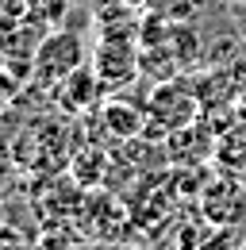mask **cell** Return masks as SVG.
Instances as JSON below:
<instances>
[{
    "label": "cell",
    "mask_w": 246,
    "mask_h": 250,
    "mask_svg": "<svg viewBox=\"0 0 246 250\" xmlns=\"http://www.w3.org/2000/svg\"><path fill=\"white\" fill-rule=\"evenodd\" d=\"M146 116H150V131H146V135H150V139L154 135L165 139V135H173V131H181V127L196 124V120L204 116V96H200V89H196V81L169 77V81H162V85L150 93Z\"/></svg>",
    "instance_id": "cell-1"
},
{
    "label": "cell",
    "mask_w": 246,
    "mask_h": 250,
    "mask_svg": "<svg viewBox=\"0 0 246 250\" xmlns=\"http://www.w3.org/2000/svg\"><path fill=\"white\" fill-rule=\"evenodd\" d=\"M85 65V46H81V35L69 31V27H50L42 35V42L35 46L31 54V77L35 85H46V89H58L69 73H77Z\"/></svg>",
    "instance_id": "cell-2"
},
{
    "label": "cell",
    "mask_w": 246,
    "mask_h": 250,
    "mask_svg": "<svg viewBox=\"0 0 246 250\" xmlns=\"http://www.w3.org/2000/svg\"><path fill=\"white\" fill-rule=\"evenodd\" d=\"M92 73L104 81V89L127 85L143 73V50H139V35H100L96 50H92Z\"/></svg>",
    "instance_id": "cell-3"
},
{
    "label": "cell",
    "mask_w": 246,
    "mask_h": 250,
    "mask_svg": "<svg viewBox=\"0 0 246 250\" xmlns=\"http://www.w3.org/2000/svg\"><path fill=\"white\" fill-rule=\"evenodd\" d=\"M200 216L208 219V227H239L246 216V185L239 181V173L219 169L215 177L204 181L200 188Z\"/></svg>",
    "instance_id": "cell-4"
},
{
    "label": "cell",
    "mask_w": 246,
    "mask_h": 250,
    "mask_svg": "<svg viewBox=\"0 0 246 250\" xmlns=\"http://www.w3.org/2000/svg\"><path fill=\"white\" fill-rule=\"evenodd\" d=\"M100 127H104L116 143H135V139H143V135L150 131L146 104L112 96V100H104V104H100Z\"/></svg>",
    "instance_id": "cell-5"
},
{
    "label": "cell",
    "mask_w": 246,
    "mask_h": 250,
    "mask_svg": "<svg viewBox=\"0 0 246 250\" xmlns=\"http://www.w3.org/2000/svg\"><path fill=\"white\" fill-rule=\"evenodd\" d=\"M215 154V135L212 127L204 124V116L196 120V124L181 127V131H173V135H165V158L169 162H177V166H200L204 158Z\"/></svg>",
    "instance_id": "cell-6"
},
{
    "label": "cell",
    "mask_w": 246,
    "mask_h": 250,
    "mask_svg": "<svg viewBox=\"0 0 246 250\" xmlns=\"http://www.w3.org/2000/svg\"><path fill=\"white\" fill-rule=\"evenodd\" d=\"M212 162H219V169H227V173H246V120L239 116V108H235V116L227 120V124L215 131V154Z\"/></svg>",
    "instance_id": "cell-7"
},
{
    "label": "cell",
    "mask_w": 246,
    "mask_h": 250,
    "mask_svg": "<svg viewBox=\"0 0 246 250\" xmlns=\"http://www.w3.org/2000/svg\"><path fill=\"white\" fill-rule=\"evenodd\" d=\"M100 93H104V81L92 73V65H81L77 73H69L65 81L58 85V96H62V104L65 108H92L96 100H100Z\"/></svg>",
    "instance_id": "cell-8"
},
{
    "label": "cell",
    "mask_w": 246,
    "mask_h": 250,
    "mask_svg": "<svg viewBox=\"0 0 246 250\" xmlns=\"http://www.w3.org/2000/svg\"><path fill=\"white\" fill-rule=\"evenodd\" d=\"M69 177L77 188H92L108 177V154L100 146H77L69 154Z\"/></svg>",
    "instance_id": "cell-9"
},
{
    "label": "cell",
    "mask_w": 246,
    "mask_h": 250,
    "mask_svg": "<svg viewBox=\"0 0 246 250\" xmlns=\"http://www.w3.org/2000/svg\"><path fill=\"white\" fill-rule=\"evenodd\" d=\"M23 8H27L31 16L50 31V27H62L65 23V16H69V8H73V0H23Z\"/></svg>",
    "instance_id": "cell-10"
},
{
    "label": "cell",
    "mask_w": 246,
    "mask_h": 250,
    "mask_svg": "<svg viewBox=\"0 0 246 250\" xmlns=\"http://www.w3.org/2000/svg\"><path fill=\"white\" fill-rule=\"evenodd\" d=\"M120 4H127V8H135V12H146V8H150V0H120Z\"/></svg>",
    "instance_id": "cell-11"
},
{
    "label": "cell",
    "mask_w": 246,
    "mask_h": 250,
    "mask_svg": "<svg viewBox=\"0 0 246 250\" xmlns=\"http://www.w3.org/2000/svg\"><path fill=\"white\" fill-rule=\"evenodd\" d=\"M235 108H239V116H243V120H246V93L239 96V104H235Z\"/></svg>",
    "instance_id": "cell-12"
},
{
    "label": "cell",
    "mask_w": 246,
    "mask_h": 250,
    "mask_svg": "<svg viewBox=\"0 0 246 250\" xmlns=\"http://www.w3.org/2000/svg\"><path fill=\"white\" fill-rule=\"evenodd\" d=\"M235 250H246V235H243V239H239V243H235Z\"/></svg>",
    "instance_id": "cell-13"
},
{
    "label": "cell",
    "mask_w": 246,
    "mask_h": 250,
    "mask_svg": "<svg viewBox=\"0 0 246 250\" xmlns=\"http://www.w3.org/2000/svg\"><path fill=\"white\" fill-rule=\"evenodd\" d=\"M227 4H246V0H227Z\"/></svg>",
    "instance_id": "cell-14"
},
{
    "label": "cell",
    "mask_w": 246,
    "mask_h": 250,
    "mask_svg": "<svg viewBox=\"0 0 246 250\" xmlns=\"http://www.w3.org/2000/svg\"><path fill=\"white\" fill-rule=\"evenodd\" d=\"M135 250H154V247H135Z\"/></svg>",
    "instance_id": "cell-15"
}]
</instances>
